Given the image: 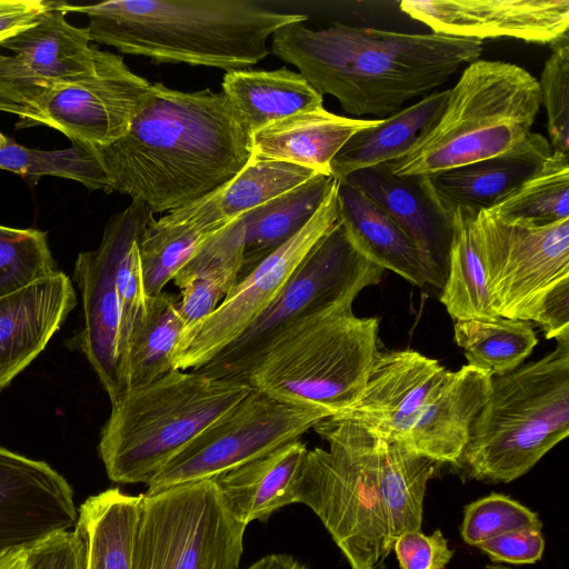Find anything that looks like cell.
<instances>
[{
  "label": "cell",
  "instance_id": "cell-1",
  "mask_svg": "<svg viewBox=\"0 0 569 569\" xmlns=\"http://www.w3.org/2000/svg\"><path fill=\"white\" fill-rule=\"evenodd\" d=\"M111 192L153 213L184 208L233 179L252 158L250 133L222 91L151 92L126 133L94 151Z\"/></svg>",
  "mask_w": 569,
  "mask_h": 569
},
{
  "label": "cell",
  "instance_id": "cell-2",
  "mask_svg": "<svg viewBox=\"0 0 569 569\" xmlns=\"http://www.w3.org/2000/svg\"><path fill=\"white\" fill-rule=\"evenodd\" d=\"M482 50L480 40L435 32L293 22L272 34L270 52L295 66L321 96L336 98L346 113L383 119L431 93Z\"/></svg>",
  "mask_w": 569,
  "mask_h": 569
},
{
  "label": "cell",
  "instance_id": "cell-3",
  "mask_svg": "<svg viewBox=\"0 0 569 569\" xmlns=\"http://www.w3.org/2000/svg\"><path fill=\"white\" fill-rule=\"evenodd\" d=\"M83 13L91 42L156 63L246 69L269 53L281 27L307 16L280 12L250 0H109L94 4L58 2Z\"/></svg>",
  "mask_w": 569,
  "mask_h": 569
},
{
  "label": "cell",
  "instance_id": "cell-4",
  "mask_svg": "<svg viewBox=\"0 0 569 569\" xmlns=\"http://www.w3.org/2000/svg\"><path fill=\"white\" fill-rule=\"evenodd\" d=\"M243 380L173 369L111 405L98 445L108 477L148 483L207 427L242 400Z\"/></svg>",
  "mask_w": 569,
  "mask_h": 569
},
{
  "label": "cell",
  "instance_id": "cell-5",
  "mask_svg": "<svg viewBox=\"0 0 569 569\" xmlns=\"http://www.w3.org/2000/svg\"><path fill=\"white\" fill-rule=\"evenodd\" d=\"M540 107L538 79L529 71L478 59L449 89L438 120L385 166L395 176H428L501 154L532 132Z\"/></svg>",
  "mask_w": 569,
  "mask_h": 569
},
{
  "label": "cell",
  "instance_id": "cell-6",
  "mask_svg": "<svg viewBox=\"0 0 569 569\" xmlns=\"http://www.w3.org/2000/svg\"><path fill=\"white\" fill-rule=\"evenodd\" d=\"M569 433V338L539 360L492 377L458 462L469 476L508 483Z\"/></svg>",
  "mask_w": 569,
  "mask_h": 569
},
{
  "label": "cell",
  "instance_id": "cell-7",
  "mask_svg": "<svg viewBox=\"0 0 569 569\" xmlns=\"http://www.w3.org/2000/svg\"><path fill=\"white\" fill-rule=\"evenodd\" d=\"M313 429L329 450H307L297 502L318 516L351 569H376L393 545L379 486L378 436L357 420L335 417Z\"/></svg>",
  "mask_w": 569,
  "mask_h": 569
},
{
  "label": "cell",
  "instance_id": "cell-8",
  "mask_svg": "<svg viewBox=\"0 0 569 569\" xmlns=\"http://www.w3.org/2000/svg\"><path fill=\"white\" fill-rule=\"evenodd\" d=\"M385 271L359 250L338 220L310 249L259 317L193 371L247 381L262 358L288 336L326 317L352 311L358 295L379 283Z\"/></svg>",
  "mask_w": 569,
  "mask_h": 569
},
{
  "label": "cell",
  "instance_id": "cell-9",
  "mask_svg": "<svg viewBox=\"0 0 569 569\" xmlns=\"http://www.w3.org/2000/svg\"><path fill=\"white\" fill-rule=\"evenodd\" d=\"M379 318L352 311L315 321L277 343L247 382L283 402L328 410L331 417L361 395L378 352Z\"/></svg>",
  "mask_w": 569,
  "mask_h": 569
},
{
  "label": "cell",
  "instance_id": "cell-10",
  "mask_svg": "<svg viewBox=\"0 0 569 569\" xmlns=\"http://www.w3.org/2000/svg\"><path fill=\"white\" fill-rule=\"evenodd\" d=\"M246 528L211 478L144 492L133 569H239Z\"/></svg>",
  "mask_w": 569,
  "mask_h": 569
},
{
  "label": "cell",
  "instance_id": "cell-11",
  "mask_svg": "<svg viewBox=\"0 0 569 569\" xmlns=\"http://www.w3.org/2000/svg\"><path fill=\"white\" fill-rule=\"evenodd\" d=\"M151 88L120 54L98 49L93 73L54 84L20 104L0 102V111L14 114L18 129L49 127L72 146L96 151L126 133Z\"/></svg>",
  "mask_w": 569,
  "mask_h": 569
},
{
  "label": "cell",
  "instance_id": "cell-12",
  "mask_svg": "<svg viewBox=\"0 0 569 569\" xmlns=\"http://www.w3.org/2000/svg\"><path fill=\"white\" fill-rule=\"evenodd\" d=\"M472 230L496 313L535 321L547 295L569 280V219L529 226L480 211Z\"/></svg>",
  "mask_w": 569,
  "mask_h": 569
},
{
  "label": "cell",
  "instance_id": "cell-13",
  "mask_svg": "<svg viewBox=\"0 0 569 569\" xmlns=\"http://www.w3.org/2000/svg\"><path fill=\"white\" fill-rule=\"evenodd\" d=\"M329 417L326 409L283 402L252 388L172 458L147 483L146 492L210 479L300 439Z\"/></svg>",
  "mask_w": 569,
  "mask_h": 569
},
{
  "label": "cell",
  "instance_id": "cell-14",
  "mask_svg": "<svg viewBox=\"0 0 569 569\" xmlns=\"http://www.w3.org/2000/svg\"><path fill=\"white\" fill-rule=\"evenodd\" d=\"M337 180L307 224L244 276L212 313L186 328L171 355L173 369H198L236 340L272 302L301 260L339 220Z\"/></svg>",
  "mask_w": 569,
  "mask_h": 569
},
{
  "label": "cell",
  "instance_id": "cell-15",
  "mask_svg": "<svg viewBox=\"0 0 569 569\" xmlns=\"http://www.w3.org/2000/svg\"><path fill=\"white\" fill-rule=\"evenodd\" d=\"M154 213L140 202L131 203L107 222L94 250L82 251L73 278L81 291L83 328L79 346L109 396L111 405L122 396L119 360V305L116 266L122 249L140 239Z\"/></svg>",
  "mask_w": 569,
  "mask_h": 569
},
{
  "label": "cell",
  "instance_id": "cell-16",
  "mask_svg": "<svg viewBox=\"0 0 569 569\" xmlns=\"http://www.w3.org/2000/svg\"><path fill=\"white\" fill-rule=\"evenodd\" d=\"M54 1L31 27L0 43V102L20 104L50 87L94 72L98 47L87 28L66 19Z\"/></svg>",
  "mask_w": 569,
  "mask_h": 569
},
{
  "label": "cell",
  "instance_id": "cell-17",
  "mask_svg": "<svg viewBox=\"0 0 569 569\" xmlns=\"http://www.w3.org/2000/svg\"><path fill=\"white\" fill-rule=\"evenodd\" d=\"M400 10L431 32L552 43L569 30V0H403Z\"/></svg>",
  "mask_w": 569,
  "mask_h": 569
},
{
  "label": "cell",
  "instance_id": "cell-18",
  "mask_svg": "<svg viewBox=\"0 0 569 569\" xmlns=\"http://www.w3.org/2000/svg\"><path fill=\"white\" fill-rule=\"evenodd\" d=\"M450 371L415 350H378L358 400L333 416L357 420L401 445Z\"/></svg>",
  "mask_w": 569,
  "mask_h": 569
},
{
  "label": "cell",
  "instance_id": "cell-19",
  "mask_svg": "<svg viewBox=\"0 0 569 569\" xmlns=\"http://www.w3.org/2000/svg\"><path fill=\"white\" fill-rule=\"evenodd\" d=\"M73 490L50 465L0 446V553L74 528Z\"/></svg>",
  "mask_w": 569,
  "mask_h": 569
},
{
  "label": "cell",
  "instance_id": "cell-20",
  "mask_svg": "<svg viewBox=\"0 0 569 569\" xmlns=\"http://www.w3.org/2000/svg\"><path fill=\"white\" fill-rule=\"evenodd\" d=\"M383 208L413 243L427 286L442 289L448 273L453 214L431 194L425 176H395L385 164L347 179Z\"/></svg>",
  "mask_w": 569,
  "mask_h": 569
},
{
  "label": "cell",
  "instance_id": "cell-21",
  "mask_svg": "<svg viewBox=\"0 0 569 569\" xmlns=\"http://www.w3.org/2000/svg\"><path fill=\"white\" fill-rule=\"evenodd\" d=\"M551 153L548 139L531 132L507 152L425 177L431 194L445 210L452 214L465 210L477 216L518 190Z\"/></svg>",
  "mask_w": 569,
  "mask_h": 569
},
{
  "label": "cell",
  "instance_id": "cell-22",
  "mask_svg": "<svg viewBox=\"0 0 569 569\" xmlns=\"http://www.w3.org/2000/svg\"><path fill=\"white\" fill-rule=\"evenodd\" d=\"M77 305L71 279L57 271L0 298V380L13 379L46 348Z\"/></svg>",
  "mask_w": 569,
  "mask_h": 569
},
{
  "label": "cell",
  "instance_id": "cell-23",
  "mask_svg": "<svg viewBox=\"0 0 569 569\" xmlns=\"http://www.w3.org/2000/svg\"><path fill=\"white\" fill-rule=\"evenodd\" d=\"M491 380L490 372L470 365L450 371L402 446L439 463H458L471 427L489 398Z\"/></svg>",
  "mask_w": 569,
  "mask_h": 569
},
{
  "label": "cell",
  "instance_id": "cell-24",
  "mask_svg": "<svg viewBox=\"0 0 569 569\" xmlns=\"http://www.w3.org/2000/svg\"><path fill=\"white\" fill-rule=\"evenodd\" d=\"M319 174L298 164L252 157L218 190L160 219L214 233L234 219Z\"/></svg>",
  "mask_w": 569,
  "mask_h": 569
},
{
  "label": "cell",
  "instance_id": "cell-25",
  "mask_svg": "<svg viewBox=\"0 0 569 569\" xmlns=\"http://www.w3.org/2000/svg\"><path fill=\"white\" fill-rule=\"evenodd\" d=\"M308 448L289 441L211 479L227 510L248 526L266 521L277 510L297 502V486Z\"/></svg>",
  "mask_w": 569,
  "mask_h": 569
},
{
  "label": "cell",
  "instance_id": "cell-26",
  "mask_svg": "<svg viewBox=\"0 0 569 569\" xmlns=\"http://www.w3.org/2000/svg\"><path fill=\"white\" fill-rule=\"evenodd\" d=\"M378 119L338 116L323 107L300 112L250 134L252 157L278 160L330 174L345 143Z\"/></svg>",
  "mask_w": 569,
  "mask_h": 569
},
{
  "label": "cell",
  "instance_id": "cell-27",
  "mask_svg": "<svg viewBox=\"0 0 569 569\" xmlns=\"http://www.w3.org/2000/svg\"><path fill=\"white\" fill-rule=\"evenodd\" d=\"M242 253L240 216L208 238L177 272L172 281L181 291L179 311L186 328L212 313L237 284Z\"/></svg>",
  "mask_w": 569,
  "mask_h": 569
},
{
  "label": "cell",
  "instance_id": "cell-28",
  "mask_svg": "<svg viewBox=\"0 0 569 569\" xmlns=\"http://www.w3.org/2000/svg\"><path fill=\"white\" fill-rule=\"evenodd\" d=\"M337 182L339 220L359 250L382 269L425 287L418 252L399 224L357 186Z\"/></svg>",
  "mask_w": 569,
  "mask_h": 569
},
{
  "label": "cell",
  "instance_id": "cell-29",
  "mask_svg": "<svg viewBox=\"0 0 569 569\" xmlns=\"http://www.w3.org/2000/svg\"><path fill=\"white\" fill-rule=\"evenodd\" d=\"M221 87L250 134L293 114L323 107V96L299 72L286 67L228 71Z\"/></svg>",
  "mask_w": 569,
  "mask_h": 569
},
{
  "label": "cell",
  "instance_id": "cell-30",
  "mask_svg": "<svg viewBox=\"0 0 569 569\" xmlns=\"http://www.w3.org/2000/svg\"><path fill=\"white\" fill-rule=\"evenodd\" d=\"M449 89L435 91L396 113L378 119L355 133L335 156L330 174L337 181L371 167L395 161L407 153L421 133L443 111Z\"/></svg>",
  "mask_w": 569,
  "mask_h": 569
},
{
  "label": "cell",
  "instance_id": "cell-31",
  "mask_svg": "<svg viewBox=\"0 0 569 569\" xmlns=\"http://www.w3.org/2000/svg\"><path fill=\"white\" fill-rule=\"evenodd\" d=\"M142 493L112 488L89 497L74 530L82 540L84 569H133Z\"/></svg>",
  "mask_w": 569,
  "mask_h": 569
},
{
  "label": "cell",
  "instance_id": "cell-32",
  "mask_svg": "<svg viewBox=\"0 0 569 569\" xmlns=\"http://www.w3.org/2000/svg\"><path fill=\"white\" fill-rule=\"evenodd\" d=\"M335 182L319 173L242 214L243 262L238 282L307 224Z\"/></svg>",
  "mask_w": 569,
  "mask_h": 569
},
{
  "label": "cell",
  "instance_id": "cell-33",
  "mask_svg": "<svg viewBox=\"0 0 569 569\" xmlns=\"http://www.w3.org/2000/svg\"><path fill=\"white\" fill-rule=\"evenodd\" d=\"M184 328L177 297L164 291L148 297L120 363L122 395L173 370L170 355Z\"/></svg>",
  "mask_w": 569,
  "mask_h": 569
},
{
  "label": "cell",
  "instance_id": "cell-34",
  "mask_svg": "<svg viewBox=\"0 0 569 569\" xmlns=\"http://www.w3.org/2000/svg\"><path fill=\"white\" fill-rule=\"evenodd\" d=\"M439 465L378 436L379 486L392 541L407 531L421 529L427 483Z\"/></svg>",
  "mask_w": 569,
  "mask_h": 569
},
{
  "label": "cell",
  "instance_id": "cell-35",
  "mask_svg": "<svg viewBox=\"0 0 569 569\" xmlns=\"http://www.w3.org/2000/svg\"><path fill=\"white\" fill-rule=\"evenodd\" d=\"M475 217L465 210L453 212L448 273L440 301L455 320L499 318L488 293L482 261L473 237Z\"/></svg>",
  "mask_w": 569,
  "mask_h": 569
},
{
  "label": "cell",
  "instance_id": "cell-36",
  "mask_svg": "<svg viewBox=\"0 0 569 569\" xmlns=\"http://www.w3.org/2000/svg\"><path fill=\"white\" fill-rule=\"evenodd\" d=\"M455 340L468 365L496 376L520 367L538 339L530 321L499 317L495 320H456Z\"/></svg>",
  "mask_w": 569,
  "mask_h": 569
},
{
  "label": "cell",
  "instance_id": "cell-37",
  "mask_svg": "<svg viewBox=\"0 0 569 569\" xmlns=\"http://www.w3.org/2000/svg\"><path fill=\"white\" fill-rule=\"evenodd\" d=\"M487 211L503 221L529 226L569 219V156L552 151L533 177Z\"/></svg>",
  "mask_w": 569,
  "mask_h": 569
},
{
  "label": "cell",
  "instance_id": "cell-38",
  "mask_svg": "<svg viewBox=\"0 0 569 569\" xmlns=\"http://www.w3.org/2000/svg\"><path fill=\"white\" fill-rule=\"evenodd\" d=\"M0 170L32 184L44 176L74 180L89 190L111 193L110 181L94 151L72 146L61 150L27 148L0 131Z\"/></svg>",
  "mask_w": 569,
  "mask_h": 569
},
{
  "label": "cell",
  "instance_id": "cell-39",
  "mask_svg": "<svg viewBox=\"0 0 569 569\" xmlns=\"http://www.w3.org/2000/svg\"><path fill=\"white\" fill-rule=\"evenodd\" d=\"M212 234L153 218L138 243L147 295L162 292L164 286Z\"/></svg>",
  "mask_w": 569,
  "mask_h": 569
},
{
  "label": "cell",
  "instance_id": "cell-40",
  "mask_svg": "<svg viewBox=\"0 0 569 569\" xmlns=\"http://www.w3.org/2000/svg\"><path fill=\"white\" fill-rule=\"evenodd\" d=\"M57 271L47 232L0 224V298Z\"/></svg>",
  "mask_w": 569,
  "mask_h": 569
},
{
  "label": "cell",
  "instance_id": "cell-41",
  "mask_svg": "<svg viewBox=\"0 0 569 569\" xmlns=\"http://www.w3.org/2000/svg\"><path fill=\"white\" fill-rule=\"evenodd\" d=\"M463 515L461 537L473 547L508 532L542 530V522L536 512L500 493H491L469 503Z\"/></svg>",
  "mask_w": 569,
  "mask_h": 569
},
{
  "label": "cell",
  "instance_id": "cell-42",
  "mask_svg": "<svg viewBox=\"0 0 569 569\" xmlns=\"http://www.w3.org/2000/svg\"><path fill=\"white\" fill-rule=\"evenodd\" d=\"M550 48L538 80L540 106L546 110L552 151L569 156V33L550 43Z\"/></svg>",
  "mask_w": 569,
  "mask_h": 569
},
{
  "label": "cell",
  "instance_id": "cell-43",
  "mask_svg": "<svg viewBox=\"0 0 569 569\" xmlns=\"http://www.w3.org/2000/svg\"><path fill=\"white\" fill-rule=\"evenodd\" d=\"M139 240L130 241L121 251L116 266V290L119 305L118 360L126 353L130 337L141 320L148 301L139 253Z\"/></svg>",
  "mask_w": 569,
  "mask_h": 569
},
{
  "label": "cell",
  "instance_id": "cell-44",
  "mask_svg": "<svg viewBox=\"0 0 569 569\" xmlns=\"http://www.w3.org/2000/svg\"><path fill=\"white\" fill-rule=\"evenodd\" d=\"M392 548L401 569H445L455 553L439 529L431 535L407 531L396 538Z\"/></svg>",
  "mask_w": 569,
  "mask_h": 569
},
{
  "label": "cell",
  "instance_id": "cell-45",
  "mask_svg": "<svg viewBox=\"0 0 569 569\" xmlns=\"http://www.w3.org/2000/svg\"><path fill=\"white\" fill-rule=\"evenodd\" d=\"M26 569H84L81 538L73 529L40 540L28 548Z\"/></svg>",
  "mask_w": 569,
  "mask_h": 569
},
{
  "label": "cell",
  "instance_id": "cell-46",
  "mask_svg": "<svg viewBox=\"0 0 569 569\" xmlns=\"http://www.w3.org/2000/svg\"><path fill=\"white\" fill-rule=\"evenodd\" d=\"M477 548L496 562L535 563L542 558L545 538L541 530H520L486 540Z\"/></svg>",
  "mask_w": 569,
  "mask_h": 569
},
{
  "label": "cell",
  "instance_id": "cell-47",
  "mask_svg": "<svg viewBox=\"0 0 569 569\" xmlns=\"http://www.w3.org/2000/svg\"><path fill=\"white\" fill-rule=\"evenodd\" d=\"M533 322L541 327L547 339L569 338V280L547 295Z\"/></svg>",
  "mask_w": 569,
  "mask_h": 569
},
{
  "label": "cell",
  "instance_id": "cell-48",
  "mask_svg": "<svg viewBox=\"0 0 569 569\" xmlns=\"http://www.w3.org/2000/svg\"><path fill=\"white\" fill-rule=\"evenodd\" d=\"M54 1L12 0L0 9V43L34 24Z\"/></svg>",
  "mask_w": 569,
  "mask_h": 569
},
{
  "label": "cell",
  "instance_id": "cell-49",
  "mask_svg": "<svg viewBox=\"0 0 569 569\" xmlns=\"http://www.w3.org/2000/svg\"><path fill=\"white\" fill-rule=\"evenodd\" d=\"M244 569H309L287 553L268 555Z\"/></svg>",
  "mask_w": 569,
  "mask_h": 569
},
{
  "label": "cell",
  "instance_id": "cell-50",
  "mask_svg": "<svg viewBox=\"0 0 569 569\" xmlns=\"http://www.w3.org/2000/svg\"><path fill=\"white\" fill-rule=\"evenodd\" d=\"M28 548L9 549L0 553V569H26Z\"/></svg>",
  "mask_w": 569,
  "mask_h": 569
},
{
  "label": "cell",
  "instance_id": "cell-51",
  "mask_svg": "<svg viewBox=\"0 0 569 569\" xmlns=\"http://www.w3.org/2000/svg\"><path fill=\"white\" fill-rule=\"evenodd\" d=\"M485 569H511V568L505 567V566H501V565H488V566H486Z\"/></svg>",
  "mask_w": 569,
  "mask_h": 569
},
{
  "label": "cell",
  "instance_id": "cell-52",
  "mask_svg": "<svg viewBox=\"0 0 569 569\" xmlns=\"http://www.w3.org/2000/svg\"><path fill=\"white\" fill-rule=\"evenodd\" d=\"M12 380H13V379H10V378H8V379H3V380H0V391H1L2 389H4V388H6V387H7V386L12 381Z\"/></svg>",
  "mask_w": 569,
  "mask_h": 569
}]
</instances>
